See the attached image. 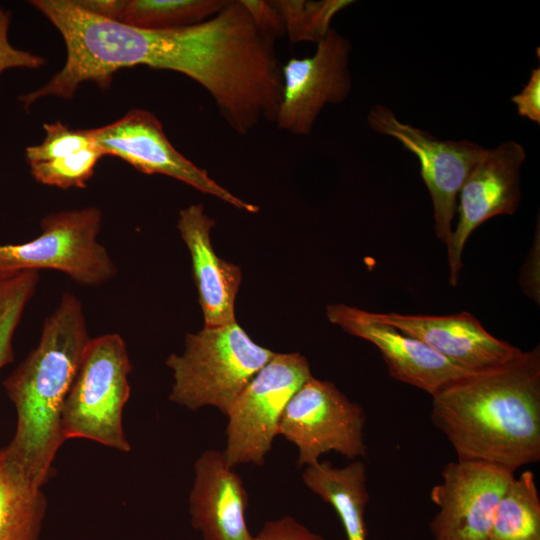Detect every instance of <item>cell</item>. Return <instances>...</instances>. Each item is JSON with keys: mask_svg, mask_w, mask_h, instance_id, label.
Instances as JSON below:
<instances>
[{"mask_svg": "<svg viewBox=\"0 0 540 540\" xmlns=\"http://www.w3.org/2000/svg\"><path fill=\"white\" fill-rule=\"evenodd\" d=\"M431 420L457 460L484 462L513 474L539 462V346L436 393Z\"/></svg>", "mask_w": 540, "mask_h": 540, "instance_id": "obj_1", "label": "cell"}, {"mask_svg": "<svg viewBox=\"0 0 540 540\" xmlns=\"http://www.w3.org/2000/svg\"><path fill=\"white\" fill-rule=\"evenodd\" d=\"M89 340L81 301L65 293L45 319L38 345L3 381L17 417L4 450L35 488L41 489L50 477L65 441L62 408Z\"/></svg>", "mask_w": 540, "mask_h": 540, "instance_id": "obj_2", "label": "cell"}, {"mask_svg": "<svg viewBox=\"0 0 540 540\" xmlns=\"http://www.w3.org/2000/svg\"><path fill=\"white\" fill-rule=\"evenodd\" d=\"M274 355L236 321L188 333L183 354H171L165 362L174 379L169 400L190 410L213 406L227 416L242 390Z\"/></svg>", "mask_w": 540, "mask_h": 540, "instance_id": "obj_3", "label": "cell"}, {"mask_svg": "<svg viewBox=\"0 0 540 540\" xmlns=\"http://www.w3.org/2000/svg\"><path fill=\"white\" fill-rule=\"evenodd\" d=\"M131 371L125 341L118 333L90 338L62 408L65 440L84 438L121 452L131 450L122 427Z\"/></svg>", "mask_w": 540, "mask_h": 540, "instance_id": "obj_4", "label": "cell"}, {"mask_svg": "<svg viewBox=\"0 0 540 540\" xmlns=\"http://www.w3.org/2000/svg\"><path fill=\"white\" fill-rule=\"evenodd\" d=\"M102 213L97 207L50 213L41 234L25 243L0 245V273L57 270L84 286H100L117 274L106 248L97 241Z\"/></svg>", "mask_w": 540, "mask_h": 540, "instance_id": "obj_5", "label": "cell"}, {"mask_svg": "<svg viewBox=\"0 0 540 540\" xmlns=\"http://www.w3.org/2000/svg\"><path fill=\"white\" fill-rule=\"evenodd\" d=\"M310 377L303 355L275 353L251 379L227 414V443L222 453L229 466L264 464L287 403Z\"/></svg>", "mask_w": 540, "mask_h": 540, "instance_id": "obj_6", "label": "cell"}, {"mask_svg": "<svg viewBox=\"0 0 540 540\" xmlns=\"http://www.w3.org/2000/svg\"><path fill=\"white\" fill-rule=\"evenodd\" d=\"M365 419L363 408L332 382L312 376L287 403L278 435L298 448V466L316 464L330 451L355 460L367 454Z\"/></svg>", "mask_w": 540, "mask_h": 540, "instance_id": "obj_7", "label": "cell"}, {"mask_svg": "<svg viewBox=\"0 0 540 540\" xmlns=\"http://www.w3.org/2000/svg\"><path fill=\"white\" fill-rule=\"evenodd\" d=\"M366 119L372 130L393 137L418 158L420 174L432 201L435 234L447 245L459 191L486 148L466 139L440 140L428 131L401 122L382 104L370 108Z\"/></svg>", "mask_w": 540, "mask_h": 540, "instance_id": "obj_8", "label": "cell"}, {"mask_svg": "<svg viewBox=\"0 0 540 540\" xmlns=\"http://www.w3.org/2000/svg\"><path fill=\"white\" fill-rule=\"evenodd\" d=\"M88 131L105 156L118 157L141 173L169 176L238 209L249 213L259 211L258 206L230 193L206 170L178 152L167 138L162 123L150 111L132 109L115 122Z\"/></svg>", "mask_w": 540, "mask_h": 540, "instance_id": "obj_9", "label": "cell"}, {"mask_svg": "<svg viewBox=\"0 0 540 540\" xmlns=\"http://www.w3.org/2000/svg\"><path fill=\"white\" fill-rule=\"evenodd\" d=\"M351 50L350 41L332 28L317 43L312 56L291 58L282 66V96L274 122L277 128L309 135L326 105L339 104L348 97Z\"/></svg>", "mask_w": 540, "mask_h": 540, "instance_id": "obj_10", "label": "cell"}, {"mask_svg": "<svg viewBox=\"0 0 540 540\" xmlns=\"http://www.w3.org/2000/svg\"><path fill=\"white\" fill-rule=\"evenodd\" d=\"M525 159L524 147L507 140L486 148L468 173L458 194V221L446 245L451 286L458 284L464 248L475 229L495 216L513 215L518 209Z\"/></svg>", "mask_w": 540, "mask_h": 540, "instance_id": "obj_11", "label": "cell"}, {"mask_svg": "<svg viewBox=\"0 0 540 540\" xmlns=\"http://www.w3.org/2000/svg\"><path fill=\"white\" fill-rule=\"evenodd\" d=\"M441 476L430 493L438 507L430 522L433 540H488L496 506L515 475L492 464L456 460Z\"/></svg>", "mask_w": 540, "mask_h": 540, "instance_id": "obj_12", "label": "cell"}, {"mask_svg": "<svg viewBox=\"0 0 540 540\" xmlns=\"http://www.w3.org/2000/svg\"><path fill=\"white\" fill-rule=\"evenodd\" d=\"M328 320L346 333L372 343L389 374L431 397L470 372L446 359L422 341L379 320L374 312L343 303L326 307Z\"/></svg>", "mask_w": 540, "mask_h": 540, "instance_id": "obj_13", "label": "cell"}, {"mask_svg": "<svg viewBox=\"0 0 540 540\" xmlns=\"http://www.w3.org/2000/svg\"><path fill=\"white\" fill-rule=\"evenodd\" d=\"M389 325L422 341L454 364L479 372L501 365L521 349L489 333L471 313L449 315L374 312Z\"/></svg>", "mask_w": 540, "mask_h": 540, "instance_id": "obj_14", "label": "cell"}, {"mask_svg": "<svg viewBox=\"0 0 540 540\" xmlns=\"http://www.w3.org/2000/svg\"><path fill=\"white\" fill-rule=\"evenodd\" d=\"M191 524L203 540H254L246 523L248 493L222 452L207 450L194 464Z\"/></svg>", "mask_w": 540, "mask_h": 540, "instance_id": "obj_15", "label": "cell"}, {"mask_svg": "<svg viewBox=\"0 0 540 540\" xmlns=\"http://www.w3.org/2000/svg\"><path fill=\"white\" fill-rule=\"evenodd\" d=\"M214 225L202 204L179 212L177 228L191 255L204 327L235 322L234 303L241 283L239 266L219 258L213 249L210 232Z\"/></svg>", "mask_w": 540, "mask_h": 540, "instance_id": "obj_16", "label": "cell"}, {"mask_svg": "<svg viewBox=\"0 0 540 540\" xmlns=\"http://www.w3.org/2000/svg\"><path fill=\"white\" fill-rule=\"evenodd\" d=\"M304 484L333 507L342 523L346 540H367L364 514L369 502L366 465L354 460L348 465L333 467L329 461L306 466Z\"/></svg>", "mask_w": 540, "mask_h": 540, "instance_id": "obj_17", "label": "cell"}, {"mask_svg": "<svg viewBox=\"0 0 540 540\" xmlns=\"http://www.w3.org/2000/svg\"><path fill=\"white\" fill-rule=\"evenodd\" d=\"M76 1V0H75ZM229 0H77L83 9L122 24L166 30L205 21Z\"/></svg>", "mask_w": 540, "mask_h": 540, "instance_id": "obj_18", "label": "cell"}, {"mask_svg": "<svg viewBox=\"0 0 540 540\" xmlns=\"http://www.w3.org/2000/svg\"><path fill=\"white\" fill-rule=\"evenodd\" d=\"M46 509L42 490L0 448V540H38Z\"/></svg>", "mask_w": 540, "mask_h": 540, "instance_id": "obj_19", "label": "cell"}, {"mask_svg": "<svg viewBox=\"0 0 540 540\" xmlns=\"http://www.w3.org/2000/svg\"><path fill=\"white\" fill-rule=\"evenodd\" d=\"M488 540H540V497L532 471L509 482L494 511Z\"/></svg>", "mask_w": 540, "mask_h": 540, "instance_id": "obj_20", "label": "cell"}, {"mask_svg": "<svg viewBox=\"0 0 540 540\" xmlns=\"http://www.w3.org/2000/svg\"><path fill=\"white\" fill-rule=\"evenodd\" d=\"M351 0H276L282 15L286 36L292 43H319L332 29L333 18L350 6Z\"/></svg>", "mask_w": 540, "mask_h": 540, "instance_id": "obj_21", "label": "cell"}, {"mask_svg": "<svg viewBox=\"0 0 540 540\" xmlns=\"http://www.w3.org/2000/svg\"><path fill=\"white\" fill-rule=\"evenodd\" d=\"M38 281L34 270L0 273V369L14 361L13 336Z\"/></svg>", "mask_w": 540, "mask_h": 540, "instance_id": "obj_22", "label": "cell"}, {"mask_svg": "<svg viewBox=\"0 0 540 540\" xmlns=\"http://www.w3.org/2000/svg\"><path fill=\"white\" fill-rule=\"evenodd\" d=\"M103 156V152L93 145L70 156L30 164V170L34 179L45 185L62 189L85 188Z\"/></svg>", "mask_w": 540, "mask_h": 540, "instance_id": "obj_23", "label": "cell"}, {"mask_svg": "<svg viewBox=\"0 0 540 540\" xmlns=\"http://www.w3.org/2000/svg\"><path fill=\"white\" fill-rule=\"evenodd\" d=\"M44 140L26 148L25 156L30 164L70 156L94 144L88 129H71L61 121L43 124Z\"/></svg>", "mask_w": 540, "mask_h": 540, "instance_id": "obj_24", "label": "cell"}, {"mask_svg": "<svg viewBox=\"0 0 540 540\" xmlns=\"http://www.w3.org/2000/svg\"><path fill=\"white\" fill-rule=\"evenodd\" d=\"M11 12L0 7V75L7 69H38L45 64V59L29 51L19 50L8 40Z\"/></svg>", "mask_w": 540, "mask_h": 540, "instance_id": "obj_25", "label": "cell"}, {"mask_svg": "<svg viewBox=\"0 0 540 540\" xmlns=\"http://www.w3.org/2000/svg\"><path fill=\"white\" fill-rule=\"evenodd\" d=\"M255 26L273 40L286 36L282 15L273 1L241 0Z\"/></svg>", "mask_w": 540, "mask_h": 540, "instance_id": "obj_26", "label": "cell"}, {"mask_svg": "<svg viewBox=\"0 0 540 540\" xmlns=\"http://www.w3.org/2000/svg\"><path fill=\"white\" fill-rule=\"evenodd\" d=\"M254 540H324L319 534L309 530L296 519L285 516L267 521L254 536Z\"/></svg>", "mask_w": 540, "mask_h": 540, "instance_id": "obj_27", "label": "cell"}, {"mask_svg": "<svg viewBox=\"0 0 540 540\" xmlns=\"http://www.w3.org/2000/svg\"><path fill=\"white\" fill-rule=\"evenodd\" d=\"M519 116L540 124V68H533L522 91L511 97Z\"/></svg>", "mask_w": 540, "mask_h": 540, "instance_id": "obj_28", "label": "cell"}, {"mask_svg": "<svg viewBox=\"0 0 540 540\" xmlns=\"http://www.w3.org/2000/svg\"><path fill=\"white\" fill-rule=\"evenodd\" d=\"M539 227L537 228V237L527 255V259L521 269L519 276L520 286L523 292L535 302L539 303Z\"/></svg>", "mask_w": 540, "mask_h": 540, "instance_id": "obj_29", "label": "cell"}]
</instances>
